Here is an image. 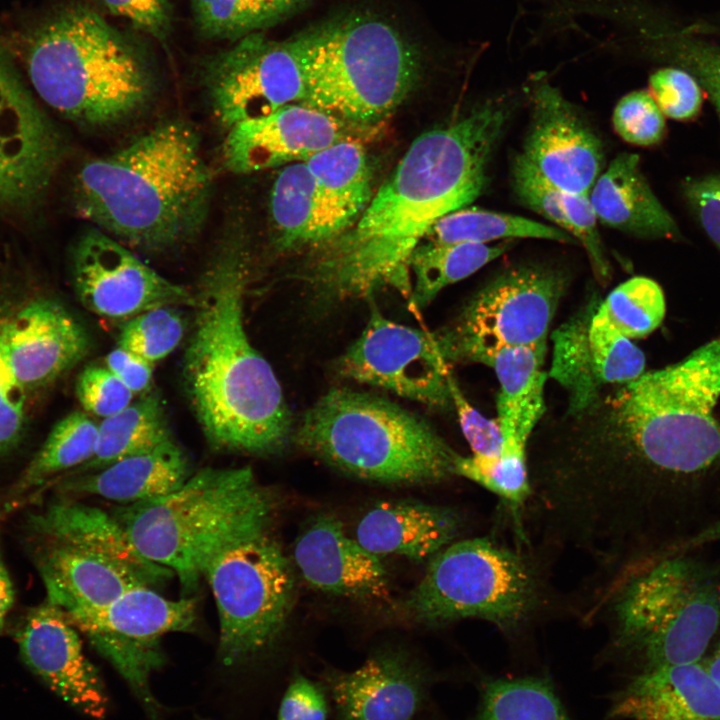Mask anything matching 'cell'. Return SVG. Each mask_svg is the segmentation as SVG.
<instances>
[{
    "instance_id": "33",
    "label": "cell",
    "mask_w": 720,
    "mask_h": 720,
    "mask_svg": "<svg viewBox=\"0 0 720 720\" xmlns=\"http://www.w3.org/2000/svg\"><path fill=\"white\" fill-rule=\"evenodd\" d=\"M170 438L160 398L149 391L98 424L95 453L81 470L102 469L123 458L148 451Z\"/></svg>"
},
{
    "instance_id": "32",
    "label": "cell",
    "mask_w": 720,
    "mask_h": 720,
    "mask_svg": "<svg viewBox=\"0 0 720 720\" xmlns=\"http://www.w3.org/2000/svg\"><path fill=\"white\" fill-rule=\"evenodd\" d=\"M321 197L348 230L371 196V172L364 147L352 139L335 143L304 161Z\"/></svg>"
},
{
    "instance_id": "4",
    "label": "cell",
    "mask_w": 720,
    "mask_h": 720,
    "mask_svg": "<svg viewBox=\"0 0 720 720\" xmlns=\"http://www.w3.org/2000/svg\"><path fill=\"white\" fill-rule=\"evenodd\" d=\"M73 192L77 214L95 228L129 248L166 253L201 233L213 176L196 131L167 120L114 153L85 162Z\"/></svg>"
},
{
    "instance_id": "51",
    "label": "cell",
    "mask_w": 720,
    "mask_h": 720,
    "mask_svg": "<svg viewBox=\"0 0 720 720\" xmlns=\"http://www.w3.org/2000/svg\"><path fill=\"white\" fill-rule=\"evenodd\" d=\"M674 58L690 72L708 95L720 121V48L689 44L678 47Z\"/></svg>"
},
{
    "instance_id": "38",
    "label": "cell",
    "mask_w": 720,
    "mask_h": 720,
    "mask_svg": "<svg viewBox=\"0 0 720 720\" xmlns=\"http://www.w3.org/2000/svg\"><path fill=\"white\" fill-rule=\"evenodd\" d=\"M595 309L582 312L553 336L551 376L569 392V411L573 414L593 406L601 388L588 342V326Z\"/></svg>"
},
{
    "instance_id": "45",
    "label": "cell",
    "mask_w": 720,
    "mask_h": 720,
    "mask_svg": "<svg viewBox=\"0 0 720 720\" xmlns=\"http://www.w3.org/2000/svg\"><path fill=\"white\" fill-rule=\"evenodd\" d=\"M511 183L518 200L523 205L570 234V225L563 209L561 191L542 176L521 154H518L512 161Z\"/></svg>"
},
{
    "instance_id": "39",
    "label": "cell",
    "mask_w": 720,
    "mask_h": 720,
    "mask_svg": "<svg viewBox=\"0 0 720 720\" xmlns=\"http://www.w3.org/2000/svg\"><path fill=\"white\" fill-rule=\"evenodd\" d=\"M665 312L661 286L644 276L621 283L595 310L599 318L630 340L653 332L662 323Z\"/></svg>"
},
{
    "instance_id": "56",
    "label": "cell",
    "mask_w": 720,
    "mask_h": 720,
    "mask_svg": "<svg viewBox=\"0 0 720 720\" xmlns=\"http://www.w3.org/2000/svg\"><path fill=\"white\" fill-rule=\"evenodd\" d=\"M273 15L278 18L305 0H262Z\"/></svg>"
},
{
    "instance_id": "44",
    "label": "cell",
    "mask_w": 720,
    "mask_h": 720,
    "mask_svg": "<svg viewBox=\"0 0 720 720\" xmlns=\"http://www.w3.org/2000/svg\"><path fill=\"white\" fill-rule=\"evenodd\" d=\"M649 93L665 117L685 121L695 118L702 107V87L681 67H662L649 77Z\"/></svg>"
},
{
    "instance_id": "6",
    "label": "cell",
    "mask_w": 720,
    "mask_h": 720,
    "mask_svg": "<svg viewBox=\"0 0 720 720\" xmlns=\"http://www.w3.org/2000/svg\"><path fill=\"white\" fill-rule=\"evenodd\" d=\"M272 507L250 467H207L170 494L124 505L113 515L145 558L192 591L217 553L266 533Z\"/></svg>"
},
{
    "instance_id": "43",
    "label": "cell",
    "mask_w": 720,
    "mask_h": 720,
    "mask_svg": "<svg viewBox=\"0 0 720 720\" xmlns=\"http://www.w3.org/2000/svg\"><path fill=\"white\" fill-rule=\"evenodd\" d=\"M612 123L625 142L649 147L662 141L666 132L665 116L648 90H634L616 104Z\"/></svg>"
},
{
    "instance_id": "29",
    "label": "cell",
    "mask_w": 720,
    "mask_h": 720,
    "mask_svg": "<svg viewBox=\"0 0 720 720\" xmlns=\"http://www.w3.org/2000/svg\"><path fill=\"white\" fill-rule=\"evenodd\" d=\"M30 528L45 539L70 543L101 554L140 577L148 586L174 573L145 558L112 513L81 503L57 502L29 517Z\"/></svg>"
},
{
    "instance_id": "41",
    "label": "cell",
    "mask_w": 720,
    "mask_h": 720,
    "mask_svg": "<svg viewBox=\"0 0 720 720\" xmlns=\"http://www.w3.org/2000/svg\"><path fill=\"white\" fill-rule=\"evenodd\" d=\"M588 342L595 374L601 386L608 383L626 384L645 373L642 350L599 318L595 311L588 326Z\"/></svg>"
},
{
    "instance_id": "46",
    "label": "cell",
    "mask_w": 720,
    "mask_h": 720,
    "mask_svg": "<svg viewBox=\"0 0 720 720\" xmlns=\"http://www.w3.org/2000/svg\"><path fill=\"white\" fill-rule=\"evenodd\" d=\"M76 395L86 412L110 417L132 403L134 394L106 366H87L76 381Z\"/></svg>"
},
{
    "instance_id": "21",
    "label": "cell",
    "mask_w": 720,
    "mask_h": 720,
    "mask_svg": "<svg viewBox=\"0 0 720 720\" xmlns=\"http://www.w3.org/2000/svg\"><path fill=\"white\" fill-rule=\"evenodd\" d=\"M17 643L26 665L57 695L92 718H104L108 700L101 678L76 628L57 606L46 600L32 608Z\"/></svg>"
},
{
    "instance_id": "50",
    "label": "cell",
    "mask_w": 720,
    "mask_h": 720,
    "mask_svg": "<svg viewBox=\"0 0 720 720\" xmlns=\"http://www.w3.org/2000/svg\"><path fill=\"white\" fill-rule=\"evenodd\" d=\"M106 9L129 20L134 27L157 40L164 41L171 31V8L168 0H99Z\"/></svg>"
},
{
    "instance_id": "12",
    "label": "cell",
    "mask_w": 720,
    "mask_h": 720,
    "mask_svg": "<svg viewBox=\"0 0 720 720\" xmlns=\"http://www.w3.org/2000/svg\"><path fill=\"white\" fill-rule=\"evenodd\" d=\"M564 284L559 271L540 265L503 270L433 333L442 357L446 363L487 364L501 349L546 343Z\"/></svg>"
},
{
    "instance_id": "35",
    "label": "cell",
    "mask_w": 720,
    "mask_h": 720,
    "mask_svg": "<svg viewBox=\"0 0 720 720\" xmlns=\"http://www.w3.org/2000/svg\"><path fill=\"white\" fill-rule=\"evenodd\" d=\"M425 238L437 244H490L497 240L538 238L560 243L575 239L556 226L546 225L518 215L478 209L461 208L441 217Z\"/></svg>"
},
{
    "instance_id": "42",
    "label": "cell",
    "mask_w": 720,
    "mask_h": 720,
    "mask_svg": "<svg viewBox=\"0 0 720 720\" xmlns=\"http://www.w3.org/2000/svg\"><path fill=\"white\" fill-rule=\"evenodd\" d=\"M199 30L207 37L242 38L276 18L262 0H191Z\"/></svg>"
},
{
    "instance_id": "28",
    "label": "cell",
    "mask_w": 720,
    "mask_h": 720,
    "mask_svg": "<svg viewBox=\"0 0 720 720\" xmlns=\"http://www.w3.org/2000/svg\"><path fill=\"white\" fill-rule=\"evenodd\" d=\"M599 222L645 239H679L681 231L655 195L639 156L620 153L601 172L589 193Z\"/></svg>"
},
{
    "instance_id": "34",
    "label": "cell",
    "mask_w": 720,
    "mask_h": 720,
    "mask_svg": "<svg viewBox=\"0 0 720 720\" xmlns=\"http://www.w3.org/2000/svg\"><path fill=\"white\" fill-rule=\"evenodd\" d=\"M511 246V241L497 244H420L409 259V271L414 277L410 304L415 308L425 307L443 288L473 274Z\"/></svg>"
},
{
    "instance_id": "31",
    "label": "cell",
    "mask_w": 720,
    "mask_h": 720,
    "mask_svg": "<svg viewBox=\"0 0 720 720\" xmlns=\"http://www.w3.org/2000/svg\"><path fill=\"white\" fill-rule=\"evenodd\" d=\"M270 216L280 248L328 243L345 232L305 162L288 164L278 173L270 194Z\"/></svg>"
},
{
    "instance_id": "48",
    "label": "cell",
    "mask_w": 720,
    "mask_h": 720,
    "mask_svg": "<svg viewBox=\"0 0 720 720\" xmlns=\"http://www.w3.org/2000/svg\"><path fill=\"white\" fill-rule=\"evenodd\" d=\"M2 315L0 310V323ZM27 397L28 393L7 364L0 344V455L14 448L22 437Z\"/></svg>"
},
{
    "instance_id": "23",
    "label": "cell",
    "mask_w": 720,
    "mask_h": 720,
    "mask_svg": "<svg viewBox=\"0 0 720 720\" xmlns=\"http://www.w3.org/2000/svg\"><path fill=\"white\" fill-rule=\"evenodd\" d=\"M326 679L343 720H412L427 688L425 672L393 650L374 654L350 672H331Z\"/></svg>"
},
{
    "instance_id": "14",
    "label": "cell",
    "mask_w": 720,
    "mask_h": 720,
    "mask_svg": "<svg viewBox=\"0 0 720 720\" xmlns=\"http://www.w3.org/2000/svg\"><path fill=\"white\" fill-rule=\"evenodd\" d=\"M342 375L431 407L452 403L447 363L433 334L395 323L373 307L338 362Z\"/></svg>"
},
{
    "instance_id": "37",
    "label": "cell",
    "mask_w": 720,
    "mask_h": 720,
    "mask_svg": "<svg viewBox=\"0 0 720 720\" xmlns=\"http://www.w3.org/2000/svg\"><path fill=\"white\" fill-rule=\"evenodd\" d=\"M476 720H572L544 676L493 678L481 688Z\"/></svg>"
},
{
    "instance_id": "20",
    "label": "cell",
    "mask_w": 720,
    "mask_h": 720,
    "mask_svg": "<svg viewBox=\"0 0 720 720\" xmlns=\"http://www.w3.org/2000/svg\"><path fill=\"white\" fill-rule=\"evenodd\" d=\"M0 344L14 377L28 394L74 367L89 346L84 327L50 299H36L11 313L3 312Z\"/></svg>"
},
{
    "instance_id": "16",
    "label": "cell",
    "mask_w": 720,
    "mask_h": 720,
    "mask_svg": "<svg viewBox=\"0 0 720 720\" xmlns=\"http://www.w3.org/2000/svg\"><path fill=\"white\" fill-rule=\"evenodd\" d=\"M73 284L81 303L111 319L132 318L147 310L194 305L185 287L160 275L126 245L98 228L85 232L73 249Z\"/></svg>"
},
{
    "instance_id": "54",
    "label": "cell",
    "mask_w": 720,
    "mask_h": 720,
    "mask_svg": "<svg viewBox=\"0 0 720 720\" xmlns=\"http://www.w3.org/2000/svg\"><path fill=\"white\" fill-rule=\"evenodd\" d=\"M14 596L13 583L0 551V633L5 627L7 615L13 606Z\"/></svg>"
},
{
    "instance_id": "2",
    "label": "cell",
    "mask_w": 720,
    "mask_h": 720,
    "mask_svg": "<svg viewBox=\"0 0 720 720\" xmlns=\"http://www.w3.org/2000/svg\"><path fill=\"white\" fill-rule=\"evenodd\" d=\"M513 106L512 96H494L417 137L354 225L316 261V298L332 304L384 286L409 297L411 254L436 221L484 190Z\"/></svg>"
},
{
    "instance_id": "8",
    "label": "cell",
    "mask_w": 720,
    "mask_h": 720,
    "mask_svg": "<svg viewBox=\"0 0 720 720\" xmlns=\"http://www.w3.org/2000/svg\"><path fill=\"white\" fill-rule=\"evenodd\" d=\"M300 102L349 126L384 120L418 74L414 49L392 25L369 15L337 19L305 33Z\"/></svg>"
},
{
    "instance_id": "13",
    "label": "cell",
    "mask_w": 720,
    "mask_h": 720,
    "mask_svg": "<svg viewBox=\"0 0 720 720\" xmlns=\"http://www.w3.org/2000/svg\"><path fill=\"white\" fill-rule=\"evenodd\" d=\"M304 43L305 34L278 42L254 32L208 59L202 80L211 111L226 131L303 100Z\"/></svg>"
},
{
    "instance_id": "1",
    "label": "cell",
    "mask_w": 720,
    "mask_h": 720,
    "mask_svg": "<svg viewBox=\"0 0 720 720\" xmlns=\"http://www.w3.org/2000/svg\"><path fill=\"white\" fill-rule=\"evenodd\" d=\"M719 398L720 337L624 384L608 400L604 424L557 443L554 486L562 508L598 535L635 527L658 484L720 463Z\"/></svg>"
},
{
    "instance_id": "9",
    "label": "cell",
    "mask_w": 720,
    "mask_h": 720,
    "mask_svg": "<svg viewBox=\"0 0 720 720\" xmlns=\"http://www.w3.org/2000/svg\"><path fill=\"white\" fill-rule=\"evenodd\" d=\"M612 616L615 644L644 669L699 662L720 628V585L694 560H657L625 578Z\"/></svg>"
},
{
    "instance_id": "19",
    "label": "cell",
    "mask_w": 720,
    "mask_h": 720,
    "mask_svg": "<svg viewBox=\"0 0 720 720\" xmlns=\"http://www.w3.org/2000/svg\"><path fill=\"white\" fill-rule=\"evenodd\" d=\"M349 126L339 118L302 103L288 104L227 130L222 160L230 172L248 174L304 162L343 140Z\"/></svg>"
},
{
    "instance_id": "47",
    "label": "cell",
    "mask_w": 720,
    "mask_h": 720,
    "mask_svg": "<svg viewBox=\"0 0 720 720\" xmlns=\"http://www.w3.org/2000/svg\"><path fill=\"white\" fill-rule=\"evenodd\" d=\"M566 218L570 225V234L579 241L591 263L595 275L606 280L610 275V265L599 235L598 219L589 200V195L561 192Z\"/></svg>"
},
{
    "instance_id": "57",
    "label": "cell",
    "mask_w": 720,
    "mask_h": 720,
    "mask_svg": "<svg viewBox=\"0 0 720 720\" xmlns=\"http://www.w3.org/2000/svg\"><path fill=\"white\" fill-rule=\"evenodd\" d=\"M716 540H720V522L714 524L713 526H711L708 529L701 532L698 536H696L691 541V543L692 544H700V543L716 541Z\"/></svg>"
},
{
    "instance_id": "26",
    "label": "cell",
    "mask_w": 720,
    "mask_h": 720,
    "mask_svg": "<svg viewBox=\"0 0 720 720\" xmlns=\"http://www.w3.org/2000/svg\"><path fill=\"white\" fill-rule=\"evenodd\" d=\"M610 716L626 720H720V686L702 661L644 669L614 696Z\"/></svg>"
},
{
    "instance_id": "7",
    "label": "cell",
    "mask_w": 720,
    "mask_h": 720,
    "mask_svg": "<svg viewBox=\"0 0 720 720\" xmlns=\"http://www.w3.org/2000/svg\"><path fill=\"white\" fill-rule=\"evenodd\" d=\"M295 440L335 468L375 482H438L457 454L422 418L382 397L334 388L304 414Z\"/></svg>"
},
{
    "instance_id": "55",
    "label": "cell",
    "mask_w": 720,
    "mask_h": 720,
    "mask_svg": "<svg viewBox=\"0 0 720 720\" xmlns=\"http://www.w3.org/2000/svg\"><path fill=\"white\" fill-rule=\"evenodd\" d=\"M713 680L720 686V637L714 646L711 655L702 661Z\"/></svg>"
},
{
    "instance_id": "22",
    "label": "cell",
    "mask_w": 720,
    "mask_h": 720,
    "mask_svg": "<svg viewBox=\"0 0 720 720\" xmlns=\"http://www.w3.org/2000/svg\"><path fill=\"white\" fill-rule=\"evenodd\" d=\"M294 560L305 581L323 592L368 600L388 595V573L379 557L348 537L331 515L317 516L301 532Z\"/></svg>"
},
{
    "instance_id": "15",
    "label": "cell",
    "mask_w": 720,
    "mask_h": 720,
    "mask_svg": "<svg viewBox=\"0 0 720 720\" xmlns=\"http://www.w3.org/2000/svg\"><path fill=\"white\" fill-rule=\"evenodd\" d=\"M195 619L194 600L168 599L140 585L72 624L139 692H145L150 672L162 660L160 639L169 632L191 630Z\"/></svg>"
},
{
    "instance_id": "25",
    "label": "cell",
    "mask_w": 720,
    "mask_h": 720,
    "mask_svg": "<svg viewBox=\"0 0 720 720\" xmlns=\"http://www.w3.org/2000/svg\"><path fill=\"white\" fill-rule=\"evenodd\" d=\"M36 562L47 600L71 623L98 611L133 587L148 586L111 559L66 542L46 539Z\"/></svg>"
},
{
    "instance_id": "53",
    "label": "cell",
    "mask_w": 720,
    "mask_h": 720,
    "mask_svg": "<svg viewBox=\"0 0 720 720\" xmlns=\"http://www.w3.org/2000/svg\"><path fill=\"white\" fill-rule=\"evenodd\" d=\"M106 367L133 394L143 395L151 391L153 364L137 354L121 347L109 352L105 359Z\"/></svg>"
},
{
    "instance_id": "24",
    "label": "cell",
    "mask_w": 720,
    "mask_h": 720,
    "mask_svg": "<svg viewBox=\"0 0 720 720\" xmlns=\"http://www.w3.org/2000/svg\"><path fill=\"white\" fill-rule=\"evenodd\" d=\"M545 352L546 343L504 348L486 364L494 369L500 384L497 420L502 448L497 468L508 480L528 474V439L544 412Z\"/></svg>"
},
{
    "instance_id": "3",
    "label": "cell",
    "mask_w": 720,
    "mask_h": 720,
    "mask_svg": "<svg viewBox=\"0 0 720 720\" xmlns=\"http://www.w3.org/2000/svg\"><path fill=\"white\" fill-rule=\"evenodd\" d=\"M249 272L248 239L230 215L194 294L183 371L195 415L214 447L269 454L285 446L291 416L272 367L245 330Z\"/></svg>"
},
{
    "instance_id": "18",
    "label": "cell",
    "mask_w": 720,
    "mask_h": 720,
    "mask_svg": "<svg viewBox=\"0 0 720 720\" xmlns=\"http://www.w3.org/2000/svg\"><path fill=\"white\" fill-rule=\"evenodd\" d=\"M62 143L0 48V205L33 200L48 186Z\"/></svg>"
},
{
    "instance_id": "11",
    "label": "cell",
    "mask_w": 720,
    "mask_h": 720,
    "mask_svg": "<svg viewBox=\"0 0 720 720\" xmlns=\"http://www.w3.org/2000/svg\"><path fill=\"white\" fill-rule=\"evenodd\" d=\"M219 617V656L243 661L269 647L282 632L294 593L290 563L266 533L224 548L207 564Z\"/></svg>"
},
{
    "instance_id": "49",
    "label": "cell",
    "mask_w": 720,
    "mask_h": 720,
    "mask_svg": "<svg viewBox=\"0 0 720 720\" xmlns=\"http://www.w3.org/2000/svg\"><path fill=\"white\" fill-rule=\"evenodd\" d=\"M682 193L707 237L720 249V174L688 177Z\"/></svg>"
},
{
    "instance_id": "5",
    "label": "cell",
    "mask_w": 720,
    "mask_h": 720,
    "mask_svg": "<svg viewBox=\"0 0 720 720\" xmlns=\"http://www.w3.org/2000/svg\"><path fill=\"white\" fill-rule=\"evenodd\" d=\"M25 63L38 96L89 127L129 120L155 91L151 65L139 47L81 3L40 20L28 35Z\"/></svg>"
},
{
    "instance_id": "52",
    "label": "cell",
    "mask_w": 720,
    "mask_h": 720,
    "mask_svg": "<svg viewBox=\"0 0 720 720\" xmlns=\"http://www.w3.org/2000/svg\"><path fill=\"white\" fill-rule=\"evenodd\" d=\"M327 702L322 690L306 677H294L281 701L278 720H326Z\"/></svg>"
},
{
    "instance_id": "30",
    "label": "cell",
    "mask_w": 720,
    "mask_h": 720,
    "mask_svg": "<svg viewBox=\"0 0 720 720\" xmlns=\"http://www.w3.org/2000/svg\"><path fill=\"white\" fill-rule=\"evenodd\" d=\"M189 477L188 458L170 438L148 451L68 481L61 488L128 505L170 494Z\"/></svg>"
},
{
    "instance_id": "27",
    "label": "cell",
    "mask_w": 720,
    "mask_h": 720,
    "mask_svg": "<svg viewBox=\"0 0 720 720\" xmlns=\"http://www.w3.org/2000/svg\"><path fill=\"white\" fill-rule=\"evenodd\" d=\"M461 527L460 515L449 507L390 501L362 517L356 540L377 556L393 554L422 562L452 543Z\"/></svg>"
},
{
    "instance_id": "17",
    "label": "cell",
    "mask_w": 720,
    "mask_h": 720,
    "mask_svg": "<svg viewBox=\"0 0 720 720\" xmlns=\"http://www.w3.org/2000/svg\"><path fill=\"white\" fill-rule=\"evenodd\" d=\"M524 90L531 118L521 155L561 192L589 195L604 167L598 135L543 74Z\"/></svg>"
},
{
    "instance_id": "36",
    "label": "cell",
    "mask_w": 720,
    "mask_h": 720,
    "mask_svg": "<svg viewBox=\"0 0 720 720\" xmlns=\"http://www.w3.org/2000/svg\"><path fill=\"white\" fill-rule=\"evenodd\" d=\"M97 441L98 424L85 412L68 414L53 426L12 488V496L19 497L42 486L53 475L85 464L93 457Z\"/></svg>"
},
{
    "instance_id": "10",
    "label": "cell",
    "mask_w": 720,
    "mask_h": 720,
    "mask_svg": "<svg viewBox=\"0 0 720 720\" xmlns=\"http://www.w3.org/2000/svg\"><path fill=\"white\" fill-rule=\"evenodd\" d=\"M540 595L538 575L520 553L473 538L452 542L433 556L402 608L421 624L477 618L513 634L534 615Z\"/></svg>"
},
{
    "instance_id": "40",
    "label": "cell",
    "mask_w": 720,
    "mask_h": 720,
    "mask_svg": "<svg viewBox=\"0 0 720 720\" xmlns=\"http://www.w3.org/2000/svg\"><path fill=\"white\" fill-rule=\"evenodd\" d=\"M185 324L174 306L147 310L130 318L122 327L118 347L154 364L181 343Z\"/></svg>"
}]
</instances>
